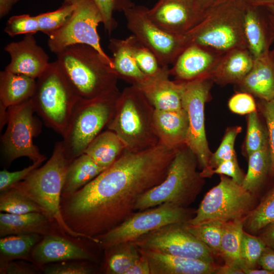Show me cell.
<instances>
[{
  "label": "cell",
  "instance_id": "obj_1",
  "mask_svg": "<svg viewBox=\"0 0 274 274\" xmlns=\"http://www.w3.org/2000/svg\"><path fill=\"white\" fill-rule=\"evenodd\" d=\"M175 153L159 143L140 152L125 150L85 186L61 197L66 225L96 243L97 236L128 218L139 198L165 179Z\"/></svg>",
  "mask_w": 274,
  "mask_h": 274
},
{
  "label": "cell",
  "instance_id": "obj_2",
  "mask_svg": "<svg viewBox=\"0 0 274 274\" xmlns=\"http://www.w3.org/2000/svg\"><path fill=\"white\" fill-rule=\"evenodd\" d=\"M56 55L61 73L79 99H91L119 90L113 69L91 46L72 45Z\"/></svg>",
  "mask_w": 274,
  "mask_h": 274
},
{
  "label": "cell",
  "instance_id": "obj_3",
  "mask_svg": "<svg viewBox=\"0 0 274 274\" xmlns=\"http://www.w3.org/2000/svg\"><path fill=\"white\" fill-rule=\"evenodd\" d=\"M246 0H226L207 11L194 27L184 35L186 47L195 44L223 55L247 48L244 33Z\"/></svg>",
  "mask_w": 274,
  "mask_h": 274
},
{
  "label": "cell",
  "instance_id": "obj_4",
  "mask_svg": "<svg viewBox=\"0 0 274 274\" xmlns=\"http://www.w3.org/2000/svg\"><path fill=\"white\" fill-rule=\"evenodd\" d=\"M71 162L62 142H58L50 158L43 166L34 169L23 180L10 188L17 189L37 203L62 232L80 237V234L66 225L60 208L65 174Z\"/></svg>",
  "mask_w": 274,
  "mask_h": 274
},
{
  "label": "cell",
  "instance_id": "obj_5",
  "mask_svg": "<svg viewBox=\"0 0 274 274\" xmlns=\"http://www.w3.org/2000/svg\"><path fill=\"white\" fill-rule=\"evenodd\" d=\"M154 111L143 92L131 85L120 92L107 128L118 135L126 150H147L159 144L153 126Z\"/></svg>",
  "mask_w": 274,
  "mask_h": 274
},
{
  "label": "cell",
  "instance_id": "obj_6",
  "mask_svg": "<svg viewBox=\"0 0 274 274\" xmlns=\"http://www.w3.org/2000/svg\"><path fill=\"white\" fill-rule=\"evenodd\" d=\"M195 155L186 145L176 151L165 179L138 200L135 212L164 203L187 208L200 193L204 178L197 170Z\"/></svg>",
  "mask_w": 274,
  "mask_h": 274
},
{
  "label": "cell",
  "instance_id": "obj_7",
  "mask_svg": "<svg viewBox=\"0 0 274 274\" xmlns=\"http://www.w3.org/2000/svg\"><path fill=\"white\" fill-rule=\"evenodd\" d=\"M120 93L117 90L91 99H78L61 141L71 161L83 154L107 127L113 116Z\"/></svg>",
  "mask_w": 274,
  "mask_h": 274
},
{
  "label": "cell",
  "instance_id": "obj_8",
  "mask_svg": "<svg viewBox=\"0 0 274 274\" xmlns=\"http://www.w3.org/2000/svg\"><path fill=\"white\" fill-rule=\"evenodd\" d=\"M78 98L61 73L56 61L50 62L36 80L31 97L35 112L44 123L63 136Z\"/></svg>",
  "mask_w": 274,
  "mask_h": 274
},
{
  "label": "cell",
  "instance_id": "obj_9",
  "mask_svg": "<svg viewBox=\"0 0 274 274\" xmlns=\"http://www.w3.org/2000/svg\"><path fill=\"white\" fill-rule=\"evenodd\" d=\"M195 212L170 203L136 211L114 228L97 236L96 244L106 250L119 244L133 242L165 225L186 223L194 216Z\"/></svg>",
  "mask_w": 274,
  "mask_h": 274
},
{
  "label": "cell",
  "instance_id": "obj_10",
  "mask_svg": "<svg viewBox=\"0 0 274 274\" xmlns=\"http://www.w3.org/2000/svg\"><path fill=\"white\" fill-rule=\"evenodd\" d=\"M147 7L129 0H117L115 10L124 13L127 27L132 35L156 56L164 67L173 64L186 47L184 35L162 29L150 19Z\"/></svg>",
  "mask_w": 274,
  "mask_h": 274
},
{
  "label": "cell",
  "instance_id": "obj_11",
  "mask_svg": "<svg viewBox=\"0 0 274 274\" xmlns=\"http://www.w3.org/2000/svg\"><path fill=\"white\" fill-rule=\"evenodd\" d=\"M255 203L254 194L230 178L221 175L219 184L206 194L194 216L187 223L196 225L212 220H243Z\"/></svg>",
  "mask_w": 274,
  "mask_h": 274
},
{
  "label": "cell",
  "instance_id": "obj_12",
  "mask_svg": "<svg viewBox=\"0 0 274 274\" xmlns=\"http://www.w3.org/2000/svg\"><path fill=\"white\" fill-rule=\"evenodd\" d=\"M75 9L66 22L49 35L48 45L56 54L66 47L84 44L94 48L104 61L112 68V58L104 51L97 32V26L103 22L101 14L92 0H75Z\"/></svg>",
  "mask_w": 274,
  "mask_h": 274
},
{
  "label": "cell",
  "instance_id": "obj_13",
  "mask_svg": "<svg viewBox=\"0 0 274 274\" xmlns=\"http://www.w3.org/2000/svg\"><path fill=\"white\" fill-rule=\"evenodd\" d=\"M35 112L31 98L8 108L7 128L1 138L2 154L7 163L21 157L29 158L32 163L46 159L33 142L41 129Z\"/></svg>",
  "mask_w": 274,
  "mask_h": 274
},
{
  "label": "cell",
  "instance_id": "obj_14",
  "mask_svg": "<svg viewBox=\"0 0 274 274\" xmlns=\"http://www.w3.org/2000/svg\"><path fill=\"white\" fill-rule=\"evenodd\" d=\"M213 82L210 76L183 81L182 105L188 119L186 145L195 155L201 170L208 167L212 154L205 130L204 106L210 97Z\"/></svg>",
  "mask_w": 274,
  "mask_h": 274
},
{
  "label": "cell",
  "instance_id": "obj_15",
  "mask_svg": "<svg viewBox=\"0 0 274 274\" xmlns=\"http://www.w3.org/2000/svg\"><path fill=\"white\" fill-rule=\"evenodd\" d=\"M184 223L165 225L133 242L140 248L215 263L211 251L186 229Z\"/></svg>",
  "mask_w": 274,
  "mask_h": 274
},
{
  "label": "cell",
  "instance_id": "obj_16",
  "mask_svg": "<svg viewBox=\"0 0 274 274\" xmlns=\"http://www.w3.org/2000/svg\"><path fill=\"white\" fill-rule=\"evenodd\" d=\"M207 11L194 0H158L148 9L150 19L168 32L184 35L203 18Z\"/></svg>",
  "mask_w": 274,
  "mask_h": 274
},
{
  "label": "cell",
  "instance_id": "obj_17",
  "mask_svg": "<svg viewBox=\"0 0 274 274\" xmlns=\"http://www.w3.org/2000/svg\"><path fill=\"white\" fill-rule=\"evenodd\" d=\"M33 34H25L22 40L10 43L5 47L11 58L5 70L37 80L50 62L47 54L37 44Z\"/></svg>",
  "mask_w": 274,
  "mask_h": 274
},
{
  "label": "cell",
  "instance_id": "obj_18",
  "mask_svg": "<svg viewBox=\"0 0 274 274\" xmlns=\"http://www.w3.org/2000/svg\"><path fill=\"white\" fill-rule=\"evenodd\" d=\"M223 55L197 45H190L179 55L169 68L170 75L181 81L211 77Z\"/></svg>",
  "mask_w": 274,
  "mask_h": 274
},
{
  "label": "cell",
  "instance_id": "obj_19",
  "mask_svg": "<svg viewBox=\"0 0 274 274\" xmlns=\"http://www.w3.org/2000/svg\"><path fill=\"white\" fill-rule=\"evenodd\" d=\"M32 261L38 265L68 261L94 260L93 256L85 248L61 236L45 235L33 248Z\"/></svg>",
  "mask_w": 274,
  "mask_h": 274
},
{
  "label": "cell",
  "instance_id": "obj_20",
  "mask_svg": "<svg viewBox=\"0 0 274 274\" xmlns=\"http://www.w3.org/2000/svg\"><path fill=\"white\" fill-rule=\"evenodd\" d=\"M139 248V247H138ZM148 260L151 274H215V263L139 248Z\"/></svg>",
  "mask_w": 274,
  "mask_h": 274
},
{
  "label": "cell",
  "instance_id": "obj_21",
  "mask_svg": "<svg viewBox=\"0 0 274 274\" xmlns=\"http://www.w3.org/2000/svg\"><path fill=\"white\" fill-rule=\"evenodd\" d=\"M262 7L248 4L244 15V33L248 50L254 58L268 53L274 32Z\"/></svg>",
  "mask_w": 274,
  "mask_h": 274
},
{
  "label": "cell",
  "instance_id": "obj_22",
  "mask_svg": "<svg viewBox=\"0 0 274 274\" xmlns=\"http://www.w3.org/2000/svg\"><path fill=\"white\" fill-rule=\"evenodd\" d=\"M153 126L159 143L167 149L176 150L186 145L188 119L183 108L175 111L155 109Z\"/></svg>",
  "mask_w": 274,
  "mask_h": 274
},
{
  "label": "cell",
  "instance_id": "obj_23",
  "mask_svg": "<svg viewBox=\"0 0 274 274\" xmlns=\"http://www.w3.org/2000/svg\"><path fill=\"white\" fill-rule=\"evenodd\" d=\"M237 85L242 91L260 100L269 101L274 98V61L270 51L254 59L251 70Z\"/></svg>",
  "mask_w": 274,
  "mask_h": 274
},
{
  "label": "cell",
  "instance_id": "obj_24",
  "mask_svg": "<svg viewBox=\"0 0 274 274\" xmlns=\"http://www.w3.org/2000/svg\"><path fill=\"white\" fill-rule=\"evenodd\" d=\"M108 48L113 54V69L118 79L137 87L152 79L146 76L137 64L131 49L130 36L124 39L111 38Z\"/></svg>",
  "mask_w": 274,
  "mask_h": 274
},
{
  "label": "cell",
  "instance_id": "obj_25",
  "mask_svg": "<svg viewBox=\"0 0 274 274\" xmlns=\"http://www.w3.org/2000/svg\"><path fill=\"white\" fill-rule=\"evenodd\" d=\"M138 87L156 110L175 111L183 108V81H172L169 78L151 79Z\"/></svg>",
  "mask_w": 274,
  "mask_h": 274
},
{
  "label": "cell",
  "instance_id": "obj_26",
  "mask_svg": "<svg viewBox=\"0 0 274 274\" xmlns=\"http://www.w3.org/2000/svg\"><path fill=\"white\" fill-rule=\"evenodd\" d=\"M254 58L247 48L232 50L224 54L211 77L220 85L238 84L251 70Z\"/></svg>",
  "mask_w": 274,
  "mask_h": 274
},
{
  "label": "cell",
  "instance_id": "obj_27",
  "mask_svg": "<svg viewBox=\"0 0 274 274\" xmlns=\"http://www.w3.org/2000/svg\"><path fill=\"white\" fill-rule=\"evenodd\" d=\"M49 218L40 212L23 214L0 213V236L36 233L41 235L52 234Z\"/></svg>",
  "mask_w": 274,
  "mask_h": 274
},
{
  "label": "cell",
  "instance_id": "obj_28",
  "mask_svg": "<svg viewBox=\"0 0 274 274\" xmlns=\"http://www.w3.org/2000/svg\"><path fill=\"white\" fill-rule=\"evenodd\" d=\"M36 80L6 70L0 72V103L7 108L21 104L31 98Z\"/></svg>",
  "mask_w": 274,
  "mask_h": 274
},
{
  "label": "cell",
  "instance_id": "obj_29",
  "mask_svg": "<svg viewBox=\"0 0 274 274\" xmlns=\"http://www.w3.org/2000/svg\"><path fill=\"white\" fill-rule=\"evenodd\" d=\"M106 169L83 153L72 160L68 166L61 197L75 193Z\"/></svg>",
  "mask_w": 274,
  "mask_h": 274
},
{
  "label": "cell",
  "instance_id": "obj_30",
  "mask_svg": "<svg viewBox=\"0 0 274 274\" xmlns=\"http://www.w3.org/2000/svg\"><path fill=\"white\" fill-rule=\"evenodd\" d=\"M125 150V146L118 135L107 129L101 132L90 143L84 153L98 165L107 168Z\"/></svg>",
  "mask_w": 274,
  "mask_h": 274
},
{
  "label": "cell",
  "instance_id": "obj_31",
  "mask_svg": "<svg viewBox=\"0 0 274 274\" xmlns=\"http://www.w3.org/2000/svg\"><path fill=\"white\" fill-rule=\"evenodd\" d=\"M248 167L242 184V187L253 194L263 186L271 173V157L269 146L248 156Z\"/></svg>",
  "mask_w": 274,
  "mask_h": 274
},
{
  "label": "cell",
  "instance_id": "obj_32",
  "mask_svg": "<svg viewBox=\"0 0 274 274\" xmlns=\"http://www.w3.org/2000/svg\"><path fill=\"white\" fill-rule=\"evenodd\" d=\"M42 238L41 235L36 233L2 237L0 239L1 263L15 259H30L32 261L31 252Z\"/></svg>",
  "mask_w": 274,
  "mask_h": 274
},
{
  "label": "cell",
  "instance_id": "obj_33",
  "mask_svg": "<svg viewBox=\"0 0 274 274\" xmlns=\"http://www.w3.org/2000/svg\"><path fill=\"white\" fill-rule=\"evenodd\" d=\"M106 251L105 272L125 274L141 256L138 247L132 242L113 246Z\"/></svg>",
  "mask_w": 274,
  "mask_h": 274
},
{
  "label": "cell",
  "instance_id": "obj_34",
  "mask_svg": "<svg viewBox=\"0 0 274 274\" xmlns=\"http://www.w3.org/2000/svg\"><path fill=\"white\" fill-rule=\"evenodd\" d=\"M244 230L243 220L224 222L219 256L225 263L241 266V248Z\"/></svg>",
  "mask_w": 274,
  "mask_h": 274
},
{
  "label": "cell",
  "instance_id": "obj_35",
  "mask_svg": "<svg viewBox=\"0 0 274 274\" xmlns=\"http://www.w3.org/2000/svg\"><path fill=\"white\" fill-rule=\"evenodd\" d=\"M243 222L245 230L252 234L260 232L274 222V185Z\"/></svg>",
  "mask_w": 274,
  "mask_h": 274
},
{
  "label": "cell",
  "instance_id": "obj_36",
  "mask_svg": "<svg viewBox=\"0 0 274 274\" xmlns=\"http://www.w3.org/2000/svg\"><path fill=\"white\" fill-rule=\"evenodd\" d=\"M132 51L141 71L152 79L169 78V67L163 66L156 56L141 44L132 35L130 36Z\"/></svg>",
  "mask_w": 274,
  "mask_h": 274
},
{
  "label": "cell",
  "instance_id": "obj_37",
  "mask_svg": "<svg viewBox=\"0 0 274 274\" xmlns=\"http://www.w3.org/2000/svg\"><path fill=\"white\" fill-rule=\"evenodd\" d=\"M0 211L13 214L31 212H40L45 214L44 210L37 203L14 188H10L1 193Z\"/></svg>",
  "mask_w": 274,
  "mask_h": 274
},
{
  "label": "cell",
  "instance_id": "obj_38",
  "mask_svg": "<svg viewBox=\"0 0 274 274\" xmlns=\"http://www.w3.org/2000/svg\"><path fill=\"white\" fill-rule=\"evenodd\" d=\"M224 223L212 220L196 225L187 222L184 224L186 229L207 246L214 255L219 256Z\"/></svg>",
  "mask_w": 274,
  "mask_h": 274
},
{
  "label": "cell",
  "instance_id": "obj_39",
  "mask_svg": "<svg viewBox=\"0 0 274 274\" xmlns=\"http://www.w3.org/2000/svg\"><path fill=\"white\" fill-rule=\"evenodd\" d=\"M245 150L247 156L268 145L266 127L261 122L257 111L248 114Z\"/></svg>",
  "mask_w": 274,
  "mask_h": 274
},
{
  "label": "cell",
  "instance_id": "obj_40",
  "mask_svg": "<svg viewBox=\"0 0 274 274\" xmlns=\"http://www.w3.org/2000/svg\"><path fill=\"white\" fill-rule=\"evenodd\" d=\"M266 247V244L259 236L253 235L244 230L241 248V267L243 269L256 268Z\"/></svg>",
  "mask_w": 274,
  "mask_h": 274
},
{
  "label": "cell",
  "instance_id": "obj_41",
  "mask_svg": "<svg viewBox=\"0 0 274 274\" xmlns=\"http://www.w3.org/2000/svg\"><path fill=\"white\" fill-rule=\"evenodd\" d=\"M76 7L74 3L64 2L56 10L36 16L39 31L48 36L64 25L72 15Z\"/></svg>",
  "mask_w": 274,
  "mask_h": 274
},
{
  "label": "cell",
  "instance_id": "obj_42",
  "mask_svg": "<svg viewBox=\"0 0 274 274\" xmlns=\"http://www.w3.org/2000/svg\"><path fill=\"white\" fill-rule=\"evenodd\" d=\"M241 131L242 127L239 126L227 129L218 148L212 154L208 167L201 171L213 169L224 161L236 159L234 144L236 136Z\"/></svg>",
  "mask_w": 274,
  "mask_h": 274
},
{
  "label": "cell",
  "instance_id": "obj_43",
  "mask_svg": "<svg viewBox=\"0 0 274 274\" xmlns=\"http://www.w3.org/2000/svg\"><path fill=\"white\" fill-rule=\"evenodd\" d=\"M4 31L11 37L39 31L36 16L28 14L13 16L7 21Z\"/></svg>",
  "mask_w": 274,
  "mask_h": 274
},
{
  "label": "cell",
  "instance_id": "obj_44",
  "mask_svg": "<svg viewBox=\"0 0 274 274\" xmlns=\"http://www.w3.org/2000/svg\"><path fill=\"white\" fill-rule=\"evenodd\" d=\"M260 100L259 107L264 119L268 133L271 174L274 176V98L269 101Z\"/></svg>",
  "mask_w": 274,
  "mask_h": 274
},
{
  "label": "cell",
  "instance_id": "obj_45",
  "mask_svg": "<svg viewBox=\"0 0 274 274\" xmlns=\"http://www.w3.org/2000/svg\"><path fill=\"white\" fill-rule=\"evenodd\" d=\"M200 174L203 178H210L214 174L224 175L241 185L245 176L240 168L236 159L224 161L215 168L208 171H201Z\"/></svg>",
  "mask_w": 274,
  "mask_h": 274
},
{
  "label": "cell",
  "instance_id": "obj_46",
  "mask_svg": "<svg viewBox=\"0 0 274 274\" xmlns=\"http://www.w3.org/2000/svg\"><path fill=\"white\" fill-rule=\"evenodd\" d=\"M93 271L91 266L74 261L60 262L44 268V272L46 274H90Z\"/></svg>",
  "mask_w": 274,
  "mask_h": 274
},
{
  "label": "cell",
  "instance_id": "obj_47",
  "mask_svg": "<svg viewBox=\"0 0 274 274\" xmlns=\"http://www.w3.org/2000/svg\"><path fill=\"white\" fill-rule=\"evenodd\" d=\"M228 106L232 112L239 115L249 114L257 109L253 95L244 91L232 96L228 101Z\"/></svg>",
  "mask_w": 274,
  "mask_h": 274
},
{
  "label": "cell",
  "instance_id": "obj_48",
  "mask_svg": "<svg viewBox=\"0 0 274 274\" xmlns=\"http://www.w3.org/2000/svg\"><path fill=\"white\" fill-rule=\"evenodd\" d=\"M43 161L32 163L21 170L9 172L3 169L0 172V191L3 192L14 184L23 180L32 171L40 166Z\"/></svg>",
  "mask_w": 274,
  "mask_h": 274
},
{
  "label": "cell",
  "instance_id": "obj_49",
  "mask_svg": "<svg viewBox=\"0 0 274 274\" xmlns=\"http://www.w3.org/2000/svg\"><path fill=\"white\" fill-rule=\"evenodd\" d=\"M99 10L103 19V24L110 35L117 27V22L113 17L116 0H92Z\"/></svg>",
  "mask_w": 274,
  "mask_h": 274
},
{
  "label": "cell",
  "instance_id": "obj_50",
  "mask_svg": "<svg viewBox=\"0 0 274 274\" xmlns=\"http://www.w3.org/2000/svg\"><path fill=\"white\" fill-rule=\"evenodd\" d=\"M0 273L7 274H34L37 271L34 266L23 262L10 261L1 263Z\"/></svg>",
  "mask_w": 274,
  "mask_h": 274
},
{
  "label": "cell",
  "instance_id": "obj_51",
  "mask_svg": "<svg viewBox=\"0 0 274 274\" xmlns=\"http://www.w3.org/2000/svg\"><path fill=\"white\" fill-rule=\"evenodd\" d=\"M125 274H151L149 263L145 256L141 253L140 258Z\"/></svg>",
  "mask_w": 274,
  "mask_h": 274
},
{
  "label": "cell",
  "instance_id": "obj_52",
  "mask_svg": "<svg viewBox=\"0 0 274 274\" xmlns=\"http://www.w3.org/2000/svg\"><path fill=\"white\" fill-rule=\"evenodd\" d=\"M258 265L274 273V250L266 246L259 260Z\"/></svg>",
  "mask_w": 274,
  "mask_h": 274
},
{
  "label": "cell",
  "instance_id": "obj_53",
  "mask_svg": "<svg viewBox=\"0 0 274 274\" xmlns=\"http://www.w3.org/2000/svg\"><path fill=\"white\" fill-rule=\"evenodd\" d=\"M260 232L259 236L266 246L274 250V222L267 225Z\"/></svg>",
  "mask_w": 274,
  "mask_h": 274
},
{
  "label": "cell",
  "instance_id": "obj_54",
  "mask_svg": "<svg viewBox=\"0 0 274 274\" xmlns=\"http://www.w3.org/2000/svg\"><path fill=\"white\" fill-rule=\"evenodd\" d=\"M215 274H245L244 271L238 265L225 263L222 266H218Z\"/></svg>",
  "mask_w": 274,
  "mask_h": 274
},
{
  "label": "cell",
  "instance_id": "obj_55",
  "mask_svg": "<svg viewBox=\"0 0 274 274\" xmlns=\"http://www.w3.org/2000/svg\"><path fill=\"white\" fill-rule=\"evenodd\" d=\"M20 0H0V17L7 15L13 7Z\"/></svg>",
  "mask_w": 274,
  "mask_h": 274
},
{
  "label": "cell",
  "instance_id": "obj_56",
  "mask_svg": "<svg viewBox=\"0 0 274 274\" xmlns=\"http://www.w3.org/2000/svg\"><path fill=\"white\" fill-rule=\"evenodd\" d=\"M196 3L204 11L210 9L224 2L226 0H194Z\"/></svg>",
  "mask_w": 274,
  "mask_h": 274
},
{
  "label": "cell",
  "instance_id": "obj_57",
  "mask_svg": "<svg viewBox=\"0 0 274 274\" xmlns=\"http://www.w3.org/2000/svg\"><path fill=\"white\" fill-rule=\"evenodd\" d=\"M8 108L0 103V129L7 124L8 120Z\"/></svg>",
  "mask_w": 274,
  "mask_h": 274
},
{
  "label": "cell",
  "instance_id": "obj_58",
  "mask_svg": "<svg viewBox=\"0 0 274 274\" xmlns=\"http://www.w3.org/2000/svg\"><path fill=\"white\" fill-rule=\"evenodd\" d=\"M263 8L274 32V2Z\"/></svg>",
  "mask_w": 274,
  "mask_h": 274
},
{
  "label": "cell",
  "instance_id": "obj_59",
  "mask_svg": "<svg viewBox=\"0 0 274 274\" xmlns=\"http://www.w3.org/2000/svg\"><path fill=\"white\" fill-rule=\"evenodd\" d=\"M245 274H274L273 272L262 268H244L243 269Z\"/></svg>",
  "mask_w": 274,
  "mask_h": 274
},
{
  "label": "cell",
  "instance_id": "obj_60",
  "mask_svg": "<svg viewBox=\"0 0 274 274\" xmlns=\"http://www.w3.org/2000/svg\"><path fill=\"white\" fill-rule=\"evenodd\" d=\"M250 5L257 7H265L274 2V0H246Z\"/></svg>",
  "mask_w": 274,
  "mask_h": 274
},
{
  "label": "cell",
  "instance_id": "obj_61",
  "mask_svg": "<svg viewBox=\"0 0 274 274\" xmlns=\"http://www.w3.org/2000/svg\"><path fill=\"white\" fill-rule=\"evenodd\" d=\"M270 53L271 56V57L272 58V59H273V60L274 61V48L272 50L270 51Z\"/></svg>",
  "mask_w": 274,
  "mask_h": 274
},
{
  "label": "cell",
  "instance_id": "obj_62",
  "mask_svg": "<svg viewBox=\"0 0 274 274\" xmlns=\"http://www.w3.org/2000/svg\"><path fill=\"white\" fill-rule=\"evenodd\" d=\"M74 1L75 0H64V1L65 2H67V3H71V4L73 3Z\"/></svg>",
  "mask_w": 274,
  "mask_h": 274
}]
</instances>
